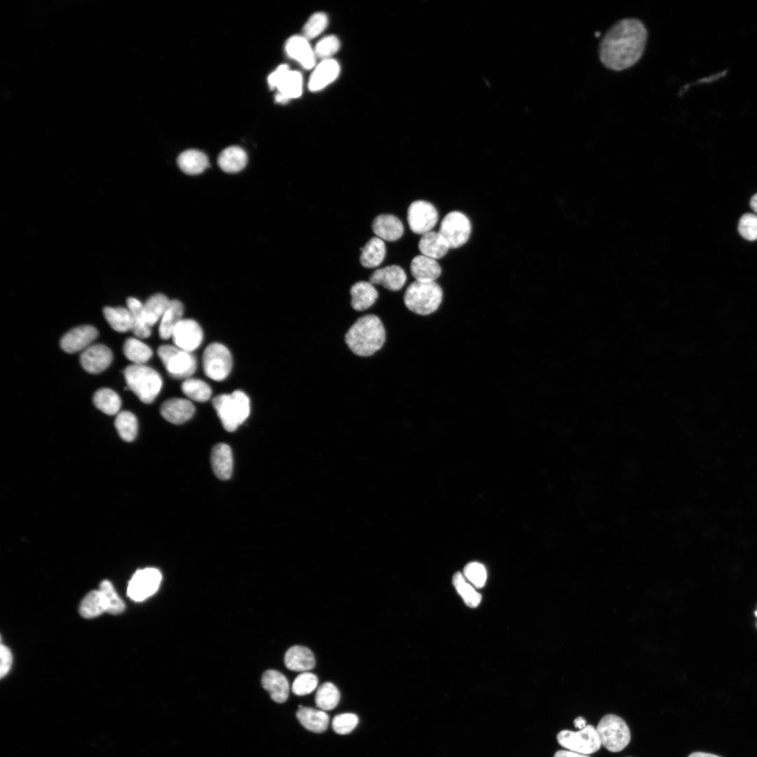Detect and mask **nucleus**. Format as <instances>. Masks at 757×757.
<instances>
[{"instance_id": "nucleus-1", "label": "nucleus", "mask_w": 757, "mask_h": 757, "mask_svg": "<svg viewBox=\"0 0 757 757\" xmlns=\"http://www.w3.org/2000/svg\"><path fill=\"white\" fill-rule=\"evenodd\" d=\"M648 32L642 21L627 18L613 24L602 37L599 57L602 64L620 71L634 65L642 57Z\"/></svg>"}, {"instance_id": "nucleus-2", "label": "nucleus", "mask_w": 757, "mask_h": 757, "mask_svg": "<svg viewBox=\"0 0 757 757\" xmlns=\"http://www.w3.org/2000/svg\"><path fill=\"white\" fill-rule=\"evenodd\" d=\"M386 339V329L381 318L367 313L354 322L344 336L348 349L360 357L375 355L384 346Z\"/></svg>"}, {"instance_id": "nucleus-3", "label": "nucleus", "mask_w": 757, "mask_h": 757, "mask_svg": "<svg viewBox=\"0 0 757 757\" xmlns=\"http://www.w3.org/2000/svg\"><path fill=\"white\" fill-rule=\"evenodd\" d=\"M443 301V290L436 282H411L403 294L406 308L418 316L425 317L435 313Z\"/></svg>"}, {"instance_id": "nucleus-4", "label": "nucleus", "mask_w": 757, "mask_h": 757, "mask_svg": "<svg viewBox=\"0 0 757 757\" xmlns=\"http://www.w3.org/2000/svg\"><path fill=\"white\" fill-rule=\"evenodd\" d=\"M212 405L224 428L229 432L236 430L250 412V399L242 390L219 395L213 398Z\"/></svg>"}, {"instance_id": "nucleus-5", "label": "nucleus", "mask_w": 757, "mask_h": 757, "mask_svg": "<svg viewBox=\"0 0 757 757\" xmlns=\"http://www.w3.org/2000/svg\"><path fill=\"white\" fill-rule=\"evenodd\" d=\"M128 389L145 404L154 402L159 394L163 380L153 368L145 364H131L123 371Z\"/></svg>"}, {"instance_id": "nucleus-6", "label": "nucleus", "mask_w": 757, "mask_h": 757, "mask_svg": "<svg viewBox=\"0 0 757 757\" xmlns=\"http://www.w3.org/2000/svg\"><path fill=\"white\" fill-rule=\"evenodd\" d=\"M596 730L601 745L611 752L623 750L629 743L630 730L626 722L620 716L606 714L599 721Z\"/></svg>"}, {"instance_id": "nucleus-7", "label": "nucleus", "mask_w": 757, "mask_h": 757, "mask_svg": "<svg viewBox=\"0 0 757 757\" xmlns=\"http://www.w3.org/2000/svg\"><path fill=\"white\" fill-rule=\"evenodd\" d=\"M158 355L168 373L175 378H191L196 370L197 362L193 355L175 345L159 346Z\"/></svg>"}, {"instance_id": "nucleus-8", "label": "nucleus", "mask_w": 757, "mask_h": 757, "mask_svg": "<svg viewBox=\"0 0 757 757\" xmlns=\"http://www.w3.org/2000/svg\"><path fill=\"white\" fill-rule=\"evenodd\" d=\"M268 81L271 88L277 90L275 101L285 103L290 99L301 96L303 88L301 74L290 70L287 64L280 65L268 78Z\"/></svg>"}, {"instance_id": "nucleus-9", "label": "nucleus", "mask_w": 757, "mask_h": 757, "mask_svg": "<svg viewBox=\"0 0 757 757\" xmlns=\"http://www.w3.org/2000/svg\"><path fill=\"white\" fill-rule=\"evenodd\" d=\"M558 743L566 750L589 755L596 752L601 743L596 728L587 725L577 732L564 730L557 735Z\"/></svg>"}, {"instance_id": "nucleus-10", "label": "nucleus", "mask_w": 757, "mask_h": 757, "mask_svg": "<svg viewBox=\"0 0 757 757\" xmlns=\"http://www.w3.org/2000/svg\"><path fill=\"white\" fill-rule=\"evenodd\" d=\"M203 365L207 377L216 381H223L232 369L231 354L223 344L212 343L203 352Z\"/></svg>"}, {"instance_id": "nucleus-11", "label": "nucleus", "mask_w": 757, "mask_h": 757, "mask_svg": "<svg viewBox=\"0 0 757 757\" xmlns=\"http://www.w3.org/2000/svg\"><path fill=\"white\" fill-rule=\"evenodd\" d=\"M472 226L469 218L460 211L446 214L440 223L439 232L448 243L450 248H458L468 240Z\"/></svg>"}, {"instance_id": "nucleus-12", "label": "nucleus", "mask_w": 757, "mask_h": 757, "mask_svg": "<svg viewBox=\"0 0 757 757\" xmlns=\"http://www.w3.org/2000/svg\"><path fill=\"white\" fill-rule=\"evenodd\" d=\"M161 579V573L156 568L138 570L129 581L128 596L135 601H142L158 590Z\"/></svg>"}, {"instance_id": "nucleus-13", "label": "nucleus", "mask_w": 757, "mask_h": 757, "mask_svg": "<svg viewBox=\"0 0 757 757\" xmlns=\"http://www.w3.org/2000/svg\"><path fill=\"white\" fill-rule=\"evenodd\" d=\"M438 212L430 203L418 200L412 202L407 210V221L411 231L423 235L435 226Z\"/></svg>"}, {"instance_id": "nucleus-14", "label": "nucleus", "mask_w": 757, "mask_h": 757, "mask_svg": "<svg viewBox=\"0 0 757 757\" xmlns=\"http://www.w3.org/2000/svg\"><path fill=\"white\" fill-rule=\"evenodd\" d=\"M171 338L177 348L191 353L196 350L203 340L200 325L192 319H182L174 329Z\"/></svg>"}, {"instance_id": "nucleus-15", "label": "nucleus", "mask_w": 757, "mask_h": 757, "mask_svg": "<svg viewBox=\"0 0 757 757\" xmlns=\"http://www.w3.org/2000/svg\"><path fill=\"white\" fill-rule=\"evenodd\" d=\"M97 335V330L93 326L81 325L70 329L62 336L60 347L68 353L83 351L90 346Z\"/></svg>"}, {"instance_id": "nucleus-16", "label": "nucleus", "mask_w": 757, "mask_h": 757, "mask_svg": "<svg viewBox=\"0 0 757 757\" xmlns=\"http://www.w3.org/2000/svg\"><path fill=\"white\" fill-rule=\"evenodd\" d=\"M112 359L111 350L104 344L90 345L80 355L82 367L90 374H98L106 369Z\"/></svg>"}, {"instance_id": "nucleus-17", "label": "nucleus", "mask_w": 757, "mask_h": 757, "mask_svg": "<svg viewBox=\"0 0 757 757\" xmlns=\"http://www.w3.org/2000/svg\"><path fill=\"white\" fill-rule=\"evenodd\" d=\"M407 276L404 270L398 265H390L375 270L369 276V282L374 285H381L390 292H397L403 288Z\"/></svg>"}, {"instance_id": "nucleus-18", "label": "nucleus", "mask_w": 757, "mask_h": 757, "mask_svg": "<svg viewBox=\"0 0 757 757\" xmlns=\"http://www.w3.org/2000/svg\"><path fill=\"white\" fill-rule=\"evenodd\" d=\"M350 306L357 312H366L376 303L379 293L375 286L369 281L355 282L349 289Z\"/></svg>"}, {"instance_id": "nucleus-19", "label": "nucleus", "mask_w": 757, "mask_h": 757, "mask_svg": "<svg viewBox=\"0 0 757 757\" xmlns=\"http://www.w3.org/2000/svg\"><path fill=\"white\" fill-rule=\"evenodd\" d=\"M160 411L161 416L168 422L182 424L193 416L195 407L189 400L175 397L165 401Z\"/></svg>"}, {"instance_id": "nucleus-20", "label": "nucleus", "mask_w": 757, "mask_h": 757, "mask_svg": "<svg viewBox=\"0 0 757 757\" xmlns=\"http://www.w3.org/2000/svg\"><path fill=\"white\" fill-rule=\"evenodd\" d=\"M285 50L288 56L298 62L304 69H312L315 64V54L308 40L303 36L295 35L287 39Z\"/></svg>"}, {"instance_id": "nucleus-21", "label": "nucleus", "mask_w": 757, "mask_h": 757, "mask_svg": "<svg viewBox=\"0 0 757 757\" xmlns=\"http://www.w3.org/2000/svg\"><path fill=\"white\" fill-rule=\"evenodd\" d=\"M339 72L340 66L337 61L333 59L322 60L311 75L309 90L313 92L321 90L332 83L338 77Z\"/></svg>"}, {"instance_id": "nucleus-22", "label": "nucleus", "mask_w": 757, "mask_h": 757, "mask_svg": "<svg viewBox=\"0 0 757 757\" xmlns=\"http://www.w3.org/2000/svg\"><path fill=\"white\" fill-rule=\"evenodd\" d=\"M371 229L377 237L386 241H395L404 233L402 221L389 214L378 215L372 221Z\"/></svg>"}, {"instance_id": "nucleus-23", "label": "nucleus", "mask_w": 757, "mask_h": 757, "mask_svg": "<svg viewBox=\"0 0 757 757\" xmlns=\"http://www.w3.org/2000/svg\"><path fill=\"white\" fill-rule=\"evenodd\" d=\"M261 685L275 702H285L289 695V686L287 678L276 670H267L261 677Z\"/></svg>"}, {"instance_id": "nucleus-24", "label": "nucleus", "mask_w": 757, "mask_h": 757, "mask_svg": "<svg viewBox=\"0 0 757 757\" xmlns=\"http://www.w3.org/2000/svg\"><path fill=\"white\" fill-rule=\"evenodd\" d=\"M410 271L415 280L435 282L442 273V268L436 259L420 254L411 260Z\"/></svg>"}, {"instance_id": "nucleus-25", "label": "nucleus", "mask_w": 757, "mask_h": 757, "mask_svg": "<svg viewBox=\"0 0 757 757\" xmlns=\"http://www.w3.org/2000/svg\"><path fill=\"white\" fill-rule=\"evenodd\" d=\"M284 662L289 670L301 672L308 671L315 664L312 651L305 646L298 645L292 646L287 650Z\"/></svg>"}, {"instance_id": "nucleus-26", "label": "nucleus", "mask_w": 757, "mask_h": 757, "mask_svg": "<svg viewBox=\"0 0 757 757\" xmlns=\"http://www.w3.org/2000/svg\"><path fill=\"white\" fill-rule=\"evenodd\" d=\"M211 465L214 475L226 480L233 472V455L229 445L220 443L214 446L211 453Z\"/></svg>"}, {"instance_id": "nucleus-27", "label": "nucleus", "mask_w": 757, "mask_h": 757, "mask_svg": "<svg viewBox=\"0 0 757 757\" xmlns=\"http://www.w3.org/2000/svg\"><path fill=\"white\" fill-rule=\"evenodd\" d=\"M418 249L423 255L438 259L444 257L450 247L439 231H429L421 235Z\"/></svg>"}, {"instance_id": "nucleus-28", "label": "nucleus", "mask_w": 757, "mask_h": 757, "mask_svg": "<svg viewBox=\"0 0 757 757\" xmlns=\"http://www.w3.org/2000/svg\"><path fill=\"white\" fill-rule=\"evenodd\" d=\"M296 716L299 723L308 730L321 733L326 730L329 724V716L321 709L299 706Z\"/></svg>"}, {"instance_id": "nucleus-29", "label": "nucleus", "mask_w": 757, "mask_h": 757, "mask_svg": "<svg viewBox=\"0 0 757 757\" xmlns=\"http://www.w3.org/2000/svg\"><path fill=\"white\" fill-rule=\"evenodd\" d=\"M247 162L246 152L238 146L226 148L220 153L217 159L220 168L229 173L240 172L245 167Z\"/></svg>"}, {"instance_id": "nucleus-30", "label": "nucleus", "mask_w": 757, "mask_h": 757, "mask_svg": "<svg viewBox=\"0 0 757 757\" xmlns=\"http://www.w3.org/2000/svg\"><path fill=\"white\" fill-rule=\"evenodd\" d=\"M177 162L180 170L188 175L200 174L209 166L207 156L196 149L183 151L178 156Z\"/></svg>"}, {"instance_id": "nucleus-31", "label": "nucleus", "mask_w": 757, "mask_h": 757, "mask_svg": "<svg viewBox=\"0 0 757 757\" xmlns=\"http://www.w3.org/2000/svg\"><path fill=\"white\" fill-rule=\"evenodd\" d=\"M184 306L179 300H170V304L160 320L159 336L162 339L171 337L177 324L183 319Z\"/></svg>"}, {"instance_id": "nucleus-32", "label": "nucleus", "mask_w": 757, "mask_h": 757, "mask_svg": "<svg viewBox=\"0 0 757 757\" xmlns=\"http://www.w3.org/2000/svg\"><path fill=\"white\" fill-rule=\"evenodd\" d=\"M360 261L365 268L378 266L383 261L386 249L384 241L378 237L371 238L361 249Z\"/></svg>"}, {"instance_id": "nucleus-33", "label": "nucleus", "mask_w": 757, "mask_h": 757, "mask_svg": "<svg viewBox=\"0 0 757 757\" xmlns=\"http://www.w3.org/2000/svg\"><path fill=\"white\" fill-rule=\"evenodd\" d=\"M127 308L131 317V331L139 338L149 337L151 329L144 314L143 304L134 297H129L127 299Z\"/></svg>"}, {"instance_id": "nucleus-34", "label": "nucleus", "mask_w": 757, "mask_h": 757, "mask_svg": "<svg viewBox=\"0 0 757 757\" xmlns=\"http://www.w3.org/2000/svg\"><path fill=\"white\" fill-rule=\"evenodd\" d=\"M170 302V300L165 295L158 293L151 296L143 304L144 314L149 327L161 320Z\"/></svg>"}, {"instance_id": "nucleus-35", "label": "nucleus", "mask_w": 757, "mask_h": 757, "mask_svg": "<svg viewBox=\"0 0 757 757\" xmlns=\"http://www.w3.org/2000/svg\"><path fill=\"white\" fill-rule=\"evenodd\" d=\"M123 351L126 358L135 364H144L153 355L149 346L133 337L125 340Z\"/></svg>"}, {"instance_id": "nucleus-36", "label": "nucleus", "mask_w": 757, "mask_h": 757, "mask_svg": "<svg viewBox=\"0 0 757 757\" xmlns=\"http://www.w3.org/2000/svg\"><path fill=\"white\" fill-rule=\"evenodd\" d=\"M95 406L108 415L118 414L121 406L119 395L110 388H101L97 390L93 397Z\"/></svg>"}, {"instance_id": "nucleus-37", "label": "nucleus", "mask_w": 757, "mask_h": 757, "mask_svg": "<svg viewBox=\"0 0 757 757\" xmlns=\"http://www.w3.org/2000/svg\"><path fill=\"white\" fill-rule=\"evenodd\" d=\"M104 316L111 327L118 332L131 330V317L128 308L104 307Z\"/></svg>"}, {"instance_id": "nucleus-38", "label": "nucleus", "mask_w": 757, "mask_h": 757, "mask_svg": "<svg viewBox=\"0 0 757 757\" xmlns=\"http://www.w3.org/2000/svg\"><path fill=\"white\" fill-rule=\"evenodd\" d=\"M79 611L86 618H92L100 615L107 611L104 598L100 589L92 590L83 599Z\"/></svg>"}, {"instance_id": "nucleus-39", "label": "nucleus", "mask_w": 757, "mask_h": 757, "mask_svg": "<svg viewBox=\"0 0 757 757\" xmlns=\"http://www.w3.org/2000/svg\"><path fill=\"white\" fill-rule=\"evenodd\" d=\"M119 436L125 442L133 441L137 434L138 423L136 416L128 411L119 412L114 422Z\"/></svg>"}, {"instance_id": "nucleus-40", "label": "nucleus", "mask_w": 757, "mask_h": 757, "mask_svg": "<svg viewBox=\"0 0 757 757\" xmlns=\"http://www.w3.org/2000/svg\"><path fill=\"white\" fill-rule=\"evenodd\" d=\"M183 393L189 399L199 402L207 401L212 395L210 386L205 381L193 378L184 380L181 386Z\"/></svg>"}, {"instance_id": "nucleus-41", "label": "nucleus", "mask_w": 757, "mask_h": 757, "mask_svg": "<svg viewBox=\"0 0 757 757\" xmlns=\"http://www.w3.org/2000/svg\"><path fill=\"white\" fill-rule=\"evenodd\" d=\"M340 700L338 688L332 683L326 682L318 688L315 701L317 707L322 711L334 709Z\"/></svg>"}, {"instance_id": "nucleus-42", "label": "nucleus", "mask_w": 757, "mask_h": 757, "mask_svg": "<svg viewBox=\"0 0 757 757\" xmlns=\"http://www.w3.org/2000/svg\"><path fill=\"white\" fill-rule=\"evenodd\" d=\"M453 584L468 606L475 608L480 603L482 596L465 580L461 573L453 575Z\"/></svg>"}, {"instance_id": "nucleus-43", "label": "nucleus", "mask_w": 757, "mask_h": 757, "mask_svg": "<svg viewBox=\"0 0 757 757\" xmlns=\"http://www.w3.org/2000/svg\"><path fill=\"white\" fill-rule=\"evenodd\" d=\"M99 589L104 598L107 612L117 615L124 611L125 603L116 592L112 583L107 580H103L100 583Z\"/></svg>"}, {"instance_id": "nucleus-44", "label": "nucleus", "mask_w": 757, "mask_h": 757, "mask_svg": "<svg viewBox=\"0 0 757 757\" xmlns=\"http://www.w3.org/2000/svg\"><path fill=\"white\" fill-rule=\"evenodd\" d=\"M328 25L327 15L322 12L313 14L307 20L303 28V36L310 40L320 35Z\"/></svg>"}, {"instance_id": "nucleus-45", "label": "nucleus", "mask_w": 757, "mask_h": 757, "mask_svg": "<svg viewBox=\"0 0 757 757\" xmlns=\"http://www.w3.org/2000/svg\"><path fill=\"white\" fill-rule=\"evenodd\" d=\"M318 683V678L316 675L308 671L302 672L294 679L292 690L296 695H306L312 693Z\"/></svg>"}, {"instance_id": "nucleus-46", "label": "nucleus", "mask_w": 757, "mask_h": 757, "mask_svg": "<svg viewBox=\"0 0 757 757\" xmlns=\"http://www.w3.org/2000/svg\"><path fill=\"white\" fill-rule=\"evenodd\" d=\"M339 48L340 42L338 38L334 35H329L317 43L314 52L316 57L325 60L332 59L331 57L339 50Z\"/></svg>"}, {"instance_id": "nucleus-47", "label": "nucleus", "mask_w": 757, "mask_h": 757, "mask_svg": "<svg viewBox=\"0 0 757 757\" xmlns=\"http://www.w3.org/2000/svg\"><path fill=\"white\" fill-rule=\"evenodd\" d=\"M358 723L357 715L351 713L341 714L334 716L332 726L335 732L346 735L352 732Z\"/></svg>"}, {"instance_id": "nucleus-48", "label": "nucleus", "mask_w": 757, "mask_h": 757, "mask_svg": "<svg viewBox=\"0 0 757 757\" xmlns=\"http://www.w3.org/2000/svg\"><path fill=\"white\" fill-rule=\"evenodd\" d=\"M465 576L477 587L482 588L486 583L487 574L485 567L478 562L468 564L463 570Z\"/></svg>"}, {"instance_id": "nucleus-49", "label": "nucleus", "mask_w": 757, "mask_h": 757, "mask_svg": "<svg viewBox=\"0 0 757 757\" xmlns=\"http://www.w3.org/2000/svg\"><path fill=\"white\" fill-rule=\"evenodd\" d=\"M738 231L746 240H757V215L752 213L743 214L739 221Z\"/></svg>"}, {"instance_id": "nucleus-50", "label": "nucleus", "mask_w": 757, "mask_h": 757, "mask_svg": "<svg viewBox=\"0 0 757 757\" xmlns=\"http://www.w3.org/2000/svg\"><path fill=\"white\" fill-rule=\"evenodd\" d=\"M0 675L1 678H3L7 674V673L11 669L12 664V654L10 649L7 646L1 644L0 648Z\"/></svg>"}, {"instance_id": "nucleus-51", "label": "nucleus", "mask_w": 757, "mask_h": 757, "mask_svg": "<svg viewBox=\"0 0 757 757\" xmlns=\"http://www.w3.org/2000/svg\"><path fill=\"white\" fill-rule=\"evenodd\" d=\"M554 757H589V755L581 754L568 750H559Z\"/></svg>"}, {"instance_id": "nucleus-52", "label": "nucleus", "mask_w": 757, "mask_h": 757, "mask_svg": "<svg viewBox=\"0 0 757 757\" xmlns=\"http://www.w3.org/2000/svg\"><path fill=\"white\" fill-rule=\"evenodd\" d=\"M688 757H721V756L715 755V754H712V753L702 752V751H695V752H693V753H690Z\"/></svg>"}, {"instance_id": "nucleus-53", "label": "nucleus", "mask_w": 757, "mask_h": 757, "mask_svg": "<svg viewBox=\"0 0 757 757\" xmlns=\"http://www.w3.org/2000/svg\"><path fill=\"white\" fill-rule=\"evenodd\" d=\"M573 723H574L575 727L578 728L579 730H581V729L584 728L587 725H586V721L582 717H580V716L576 718L574 720Z\"/></svg>"}, {"instance_id": "nucleus-54", "label": "nucleus", "mask_w": 757, "mask_h": 757, "mask_svg": "<svg viewBox=\"0 0 757 757\" xmlns=\"http://www.w3.org/2000/svg\"><path fill=\"white\" fill-rule=\"evenodd\" d=\"M750 205L752 210L757 213V193L754 194L751 199Z\"/></svg>"}, {"instance_id": "nucleus-55", "label": "nucleus", "mask_w": 757, "mask_h": 757, "mask_svg": "<svg viewBox=\"0 0 757 757\" xmlns=\"http://www.w3.org/2000/svg\"><path fill=\"white\" fill-rule=\"evenodd\" d=\"M755 615H756V616L757 617V611H755Z\"/></svg>"}]
</instances>
